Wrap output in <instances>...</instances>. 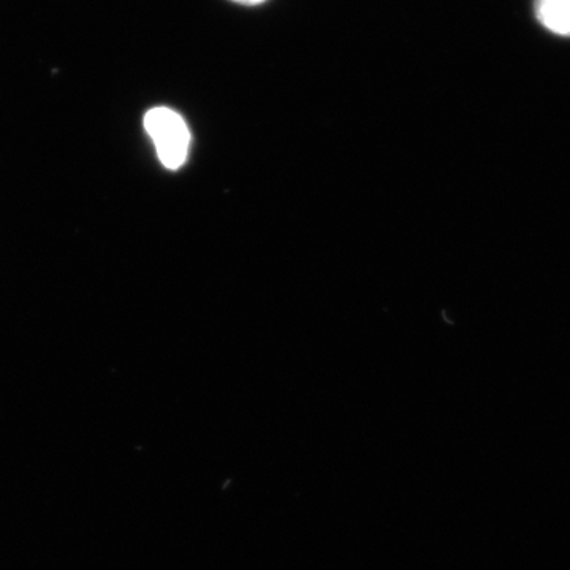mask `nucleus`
Wrapping results in <instances>:
<instances>
[{"instance_id": "obj_1", "label": "nucleus", "mask_w": 570, "mask_h": 570, "mask_svg": "<svg viewBox=\"0 0 570 570\" xmlns=\"http://www.w3.org/2000/svg\"><path fill=\"white\" fill-rule=\"evenodd\" d=\"M145 130L156 146L157 156L165 168L178 170L186 164L190 132L179 112L167 107L153 108L146 112Z\"/></svg>"}, {"instance_id": "obj_2", "label": "nucleus", "mask_w": 570, "mask_h": 570, "mask_svg": "<svg viewBox=\"0 0 570 570\" xmlns=\"http://www.w3.org/2000/svg\"><path fill=\"white\" fill-rule=\"evenodd\" d=\"M535 14L550 32L570 36V0H535Z\"/></svg>"}, {"instance_id": "obj_3", "label": "nucleus", "mask_w": 570, "mask_h": 570, "mask_svg": "<svg viewBox=\"0 0 570 570\" xmlns=\"http://www.w3.org/2000/svg\"><path fill=\"white\" fill-rule=\"evenodd\" d=\"M230 2L238 3L243 7H258L264 6L268 0H230Z\"/></svg>"}]
</instances>
